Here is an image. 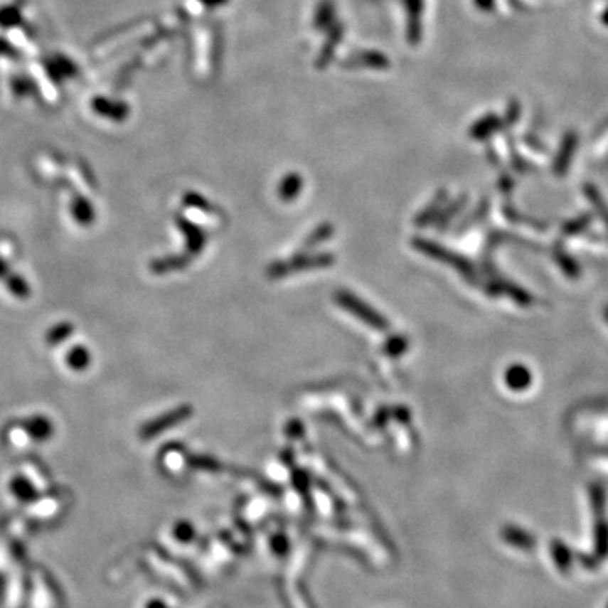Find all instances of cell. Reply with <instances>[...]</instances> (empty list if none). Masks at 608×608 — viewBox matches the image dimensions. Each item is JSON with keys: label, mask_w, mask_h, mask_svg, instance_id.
Returning <instances> with one entry per match:
<instances>
[{"label": "cell", "mask_w": 608, "mask_h": 608, "mask_svg": "<svg viewBox=\"0 0 608 608\" xmlns=\"http://www.w3.org/2000/svg\"><path fill=\"white\" fill-rule=\"evenodd\" d=\"M602 21H603V24H607L608 26V9L605 12H603V16H602Z\"/></svg>", "instance_id": "5"}, {"label": "cell", "mask_w": 608, "mask_h": 608, "mask_svg": "<svg viewBox=\"0 0 608 608\" xmlns=\"http://www.w3.org/2000/svg\"><path fill=\"white\" fill-rule=\"evenodd\" d=\"M272 549L279 554V556H282V554H286V551H287V539H286V538H282V535H279V538L274 539V543H272Z\"/></svg>", "instance_id": "4"}, {"label": "cell", "mask_w": 608, "mask_h": 608, "mask_svg": "<svg viewBox=\"0 0 608 608\" xmlns=\"http://www.w3.org/2000/svg\"><path fill=\"white\" fill-rule=\"evenodd\" d=\"M338 297H340V299H338V301H340V303L343 304L346 309H351V313H355L358 318L365 319V321H367V323H370L372 326L378 328V330H385V328H387L385 319L380 318V316H378V314L373 313V311L370 308H368L367 304L360 303V301L353 294H348V292H340V294H338Z\"/></svg>", "instance_id": "1"}, {"label": "cell", "mask_w": 608, "mask_h": 608, "mask_svg": "<svg viewBox=\"0 0 608 608\" xmlns=\"http://www.w3.org/2000/svg\"><path fill=\"white\" fill-rule=\"evenodd\" d=\"M551 556L562 573L570 571L571 551H570V548L566 546V544H562L561 540H554V543L551 544Z\"/></svg>", "instance_id": "3"}, {"label": "cell", "mask_w": 608, "mask_h": 608, "mask_svg": "<svg viewBox=\"0 0 608 608\" xmlns=\"http://www.w3.org/2000/svg\"><path fill=\"white\" fill-rule=\"evenodd\" d=\"M607 608H608V607H607Z\"/></svg>", "instance_id": "6"}, {"label": "cell", "mask_w": 608, "mask_h": 608, "mask_svg": "<svg viewBox=\"0 0 608 608\" xmlns=\"http://www.w3.org/2000/svg\"><path fill=\"white\" fill-rule=\"evenodd\" d=\"M502 535H503V539H506V543L511 544V546H513V548L533 549L534 544H535L533 534H529L527 530H522L516 526H507L506 529L502 530Z\"/></svg>", "instance_id": "2"}]
</instances>
